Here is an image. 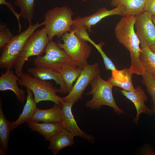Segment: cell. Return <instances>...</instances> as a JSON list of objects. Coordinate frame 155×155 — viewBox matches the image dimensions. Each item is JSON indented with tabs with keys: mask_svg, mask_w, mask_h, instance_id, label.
Returning a JSON list of instances; mask_svg holds the SVG:
<instances>
[{
	"mask_svg": "<svg viewBox=\"0 0 155 155\" xmlns=\"http://www.w3.org/2000/svg\"><path fill=\"white\" fill-rule=\"evenodd\" d=\"M89 84L91 87L87 95H92V98L86 102V106L92 110H98L102 106L106 105L113 108L119 115L124 113L117 104L113 97L112 89L113 86L109 82L102 79L100 74L96 76Z\"/></svg>",
	"mask_w": 155,
	"mask_h": 155,
	"instance_id": "7a4b0ae2",
	"label": "cell"
},
{
	"mask_svg": "<svg viewBox=\"0 0 155 155\" xmlns=\"http://www.w3.org/2000/svg\"><path fill=\"white\" fill-rule=\"evenodd\" d=\"M43 25V22H37L34 25L29 23L27 29L17 35L13 36L2 49L0 57V67L5 69H11L14 66L28 39L36 30Z\"/></svg>",
	"mask_w": 155,
	"mask_h": 155,
	"instance_id": "52a82bcc",
	"label": "cell"
},
{
	"mask_svg": "<svg viewBox=\"0 0 155 155\" xmlns=\"http://www.w3.org/2000/svg\"><path fill=\"white\" fill-rule=\"evenodd\" d=\"M118 15L121 16V11L120 7L108 10L106 8L103 7L98 9L94 14L90 15L80 17L78 16L73 20V24L82 26L91 32L92 27L96 24L103 18L107 16Z\"/></svg>",
	"mask_w": 155,
	"mask_h": 155,
	"instance_id": "7c38bea8",
	"label": "cell"
},
{
	"mask_svg": "<svg viewBox=\"0 0 155 155\" xmlns=\"http://www.w3.org/2000/svg\"><path fill=\"white\" fill-rule=\"evenodd\" d=\"M62 115L61 123L64 128L72 134L74 136L81 137L92 143L95 140L94 137L82 131L79 128L72 114L71 108L73 103L65 101L62 103Z\"/></svg>",
	"mask_w": 155,
	"mask_h": 155,
	"instance_id": "8fae6325",
	"label": "cell"
},
{
	"mask_svg": "<svg viewBox=\"0 0 155 155\" xmlns=\"http://www.w3.org/2000/svg\"><path fill=\"white\" fill-rule=\"evenodd\" d=\"M144 11L148 12L155 17V0H146Z\"/></svg>",
	"mask_w": 155,
	"mask_h": 155,
	"instance_id": "f546056e",
	"label": "cell"
},
{
	"mask_svg": "<svg viewBox=\"0 0 155 155\" xmlns=\"http://www.w3.org/2000/svg\"><path fill=\"white\" fill-rule=\"evenodd\" d=\"M45 53L44 56H37L34 59L33 61L36 66L51 68L57 70L65 66L78 68L65 51L60 48L53 40L48 43Z\"/></svg>",
	"mask_w": 155,
	"mask_h": 155,
	"instance_id": "ba28073f",
	"label": "cell"
},
{
	"mask_svg": "<svg viewBox=\"0 0 155 155\" xmlns=\"http://www.w3.org/2000/svg\"><path fill=\"white\" fill-rule=\"evenodd\" d=\"M27 71L34 77L44 80L55 81L57 85L59 84L60 86V93L65 94L69 93L61 74L58 70L51 68L36 66L28 68Z\"/></svg>",
	"mask_w": 155,
	"mask_h": 155,
	"instance_id": "5bb4252c",
	"label": "cell"
},
{
	"mask_svg": "<svg viewBox=\"0 0 155 155\" xmlns=\"http://www.w3.org/2000/svg\"><path fill=\"white\" fill-rule=\"evenodd\" d=\"M63 43L58 41L57 45L63 49L75 63L78 67L82 70L88 64V60L92 51L88 41L75 34L72 31L67 32L61 37Z\"/></svg>",
	"mask_w": 155,
	"mask_h": 155,
	"instance_id": "277c9868",
	"label": "cell"
},
{
	"mask_svg": "<svg viewBox=\"0 0 155 155\" xmlns=\"http://www.w3.org/2000/svg\"><path fill=\"white\" fill-rule=\"evenodd\" d=\"M74 136L64 128L51 139L48 148L53 154L57 155L61 149L74 144Z\"/></svg>",
	"mask_w": 155,
	"mask_h": 155,
	"instance_id": "d6986e66",
	"label": "cell"
},
{
	"mask_svg": "<svg viewBox=\"0 0 155 155\" xmlns=\"http://www.w3.org/2000/svg\"><path fill=\"white\" fill-rule=\"evenodd\" d=\"M26 92L28 95L22 113L17 120L13 122H11L12 131L20 125L30 121L37 108L32 91L26 88Z\"/></svg>",
	"mask_w": 155,
	"mask_h": 155,
	"instance_id": "44dd1931",
	"label": "cell"
},
{
	"mask_svg": "<svg viewBox=\"0 0 155 155\" xmlns=\"http://www.w3.org/2000/svg\"><path fill=\"white\" fill-rule=\"evenodd\" d=\"M100 74L99 64L96 63L88 64L83 68L81 73L68 94L63 97L64 101L76 102L82 99L84 92L92 80L97 75Z\"/></svg>",
	"mask_w": 155,
	"mask_h": 155,
	"instance_id": "9c48e42d",
	"label": "cell"
},
{
	"mask_svg": "<svg viewBox=\"0 0 155 155\" xmlns=\"http://www.w3.org/2000/svg\"><path fill=\"white\" fill-rule=\"evenodd\" d=\"M121 92L127 98L131 101L135 106L137 114L135 117L133 119V122L135 123L138 122L139 116L141 113H144L149 115H152L153 113V110L145 104V102L147 100L148 97L141 86H137L133 92L123 90Z\"/></svg>",
	"mask_w": 155,
	"mask_h": 155,
	"instance_id": "4fadbf2b",
	"label": "cell"
},
{
	"mask_svg": "<svg viewBox=\"0 0 155 155\" xmlns=\"http://www.w3.org/2000/svg\"><path fill=\"white\" fill-rule=\"evenodd\" d=\"M0 4L6 5L14 14L17 18L19 28L18 32L21 33L22 26L20 21V18L21 17L20 14L18 13L15 11L14 7L11 3L5 0H0Z\"/></svg>",
	"mask_w": 155,
	"mask_h": 155,
	"instance_id": "f1b7e54d",
	"label": "cell"
},
{
	"mask_svg": "<svg viewBox=\"0 0 155 155\" xmlns=\"http://www.w3.org/2000/svg\"><path fill=\"white\" fill-rule=\"evenodd\" d=\"M58 70L61 74L69 93L72 88L73 82L80 75L82 70L78 67L65 66Z\"/></svg>",
	"mask_w": 155,
	"mask_h": 155,
	"instance_id": "cb8c5ba5",
	"label": "cell"
},
{
	"mask_svg": "<svg viewBox=\"0 0 155 155\" xmlns=\"http://www.w3.org/2000/svg\"><path fill=\"white\" fill-rule=\"evenodd\" d=\"M74 14L71 9L65 6L49 9L45 13L42 22L47 30L49 41L55 36L61 38L67 32H71L73 23L72 17Z\"/></svg>",
	"mask_w": 155,
	"mask_h": 155,
	"instance_id": "3957f363",
	"label": "cell"
},
{
	"mask_svg": "<svg viewBox=\"0 0 155 155\" xmlns=\"http://www.w3.org/2000/svg\"><path fill=\"white\" fill-rule=\"evenodd\" d=\"M149 48L153 52L155 53V44Z\"/></svg>",
	"mask_w": 155,
	"mask_h": 155,
	"instance_id": "1f68e13d",
	"label": "cell"
},
{
	"mask_svg": "<svg viewBox=\"0 0 155 155\" xmlns=\"http://www.w3.org/2000/svg\"><path fill=\"white\" fill-rule=\"evenodd\" d=\"M140 61L146 71L155 77V53L149 47L141 48Z\"/></svg>",
	"mask_w": 155,
	"mask_h": 155,
	"instance_id": "603a6c76",
	"label": "cell"
},
{
	"mask_svg": "<svg viewBox=\"0 0 155 155\" xmlns=\"http://www.w3.org/2000/svg\"><path fill=\"white\" fill-rule=\"evenodd\" d=\"M2 100L0 99V154L7 155L8 141L12 131L11 122L7 120L3 111Z\"/></svg>",
	"mask_w": 155,
	"mask_h": 155,
	"instance_id": "7402d4cb",
	"label": "cell"
},
{
	"mask_svg": "<svg viewBox=\"0 0 155 155\" xmlns=\"http://www.w3.org/2000/svg\"><path fill=\"white\" fill-rule=\"evenodd\" d=\"M135 26L136 34L142 48L150 47L155 44V26L152 15L144 11L136 16Z\"/></svg>",
	"mask_w": 155,
	"mask_h": 155,
	"instance_id": "30bf717a",
	"label": "cell"
},
{
	"mask_svg": "<svg viewBox=\"0 0 155 155\" xmlns=\"http://www.w3.org/2000/svg\"><path fill=\"white\" fill-rule=\"evenodd\" d=\"M49 41L45 27L34 32L30 36L26 41L14 67L15 74L19 78L23 73V67L28 58L33 56H40L45 52Z\"/></svg>",
	"mask_w": 155,
	"mask_h": 155,
	"instance_id": "8992f818",
	"label": "cell"
},
{
	"mask_svg": "<svg viewBox=\"0 0 155 155\" xmlns=\"http://www.w3.org/2000/svg\"><path fill=\"white\" fill-rule=\"evenodd\" d=\"M136 19L134 16L123 17L116 24L115 32L119 42L129 51L131 71L133 74L142 75L146 71L139 59L140 42L134 30Z\"/></svg>",
	"mask_w": 155,
	"mask_h": 155,
	"instance_id": "6da1fadb",
	"label": "cell"
},
{
	"mask_svg": "<svg viewBox=\"0 0 155 155\" xmlns=\"http://www.w3.org/2000/svg\"><path fill=\"white\" fill-rule=\"evenodd\" d=\"M62 115V104L54 103L53 106L49 109L43 110L37 108L30 121L61 122Z\"/></svg>",
	"mask_w": 155,
	"mask_h": 155,
	"instance_id": "e0dca14e",
	"label": "cell"
},
{
	"mask_svg": "<svg viewBox=\"0 0 155 155\" xmlns=\"http://www.w3.org/2000/svg\"><path fill=\"white\" fill-rule=\"evenodd\" d=\"M90 43L96 48L101 55L106 69L110 70L111 71L116 69H117L112 61L107 57L102 49V47L104 43L103 42H100L98 44H96L92 40Z\"/></svg>",
	"mask_w": 155,
	"mask_h": 155,
	"instance_id": "4316f807",
	"label": "cell"
},
{
	"mask_svg": "<svg viewBox=\"0 0 155 155\" xmlns=\"http://www.w3.org/2000/svg\"><path fill=\"white\" fill-rule=\"evenodd\" d=\"M141 75L142 83L151 98L153 110L155 109V77L146 71Z\"/></svg>",
	"mask_w": 155,
	"mask_h": 155,
	"instance_id": "484cf974",
	"label": "cell"
},
{
	"mask_svg": "<svg viewBox=\"0 0 155 155\" xmlns=\"http://www.w3.org/2000/svg\"><path fill=\"white\" fill-rule=\"evenodd\" d=\"M27 123L30 129L33 131L38 132L46 141H49L52 137L64 128L62 123L59 122L40 123L29 121Z\"/></svg>",
	"mask_w": 155,
	"mask_h": 155,
	"instance_id": "ffe728a7",
	"label": "cell"
},
{
	"mask_svg": "<svg viewBox=\"0 0 155 155\" xmlns=\"http://www.w3.org/2000/svg\"><path fill=\"white\" fill-rule=\"evenodd\" d=\"M20 80L11 69H7L0 77V90L5 91L11 90L15 94L18 101L23 102L25 100V93L22 89H20L18 85L17 81Z\"/></svg>",
	"mask_w": 155,
	"mask_h": 155,
	"instance_id": "9a60e30c",
	"label": "cell"
},
{
	"mask_svg": "<svg viewBox=\"0 0 155 155\" xmlns=\"http://www.w3.org/2000/svg\"><path fill=\"white\" fill-rule=\"evenodd\" d=\"M83 2H86L87 0H82Z\"/></svg>",
	"mask_w": 155,
	"mask_h": 155,
	"instance_id": "e575fe53",
	"label": "cell"
},
{
	"mask_svg": "<svg viewBox=\"0 0 155 155\" xmlns=\"http://www.w3.org/2000/svg\"><path fill=\"white\" fill-rule=\"evenodd\" d=\"M152 110L153 111V113H154L155 114V109Z\"/></svg>",
	"mask_w": 155,
	"mask_h": 155,
	"instance_id": "836d02e7",
	"label": "cell"
},
{
	"mask_svg": "<svg viewBox=\"0 0 155 155\" xmlns=\"http://www.w3.org/2000/svg\"><path fill=\"white\" fill-rule=\"evenodd\" d=\"M146 0H112L111 5L113 7L120 6L121 16H136L144 11Z\"/></svg>",
	"mask_w": 155,
	"mask_h": 155,
	"instance_id": "ac0fdd59",
	"label": "cell"
},
{
	"mask_svg": "<svg viewBox=\"0 0 155 155\" xmlns=\"http://www.w3.org/2000/svg\"><path fill=\"white\" fill-rule=\"evenodd\" d=\"M34 0H15L14 2L16 6L20 9L21 17L32 23L34 18Z\"/></svg>",
	"mask_w": 155,
	"mask_h": 155,
	"instance_id": "d4e9b609",
	"label": "cell"
},
{
	"mask_svg": "<svg viewBox=\"0 0 155 155\" xmlns=\"http://www.w3.org/2000/svg\"><path fill=\"white\" fill-rule=\"evenodd\" d=\"M152 18L153 22L155 26V17L152 15Z\"/></svg>",
	"mask_w": 155,
	"mask_h": 155,
	"instance_id": "d6a6232c",
	"label": "cell"
},
{
	"mask_svg": "<svg viewBox=\"0 0 155 155\" xmlns=\"http://www.w3.org/2000/svg\"><path fill=\"white\" fill-rule=\"evenodd\" d=\"M133 74L129 68L121 70L116 69L112 71V76L107 81L113 86L120 87L127 91L133 92L135 88L132 81Z\"/></svg>",
	"mask_w": 155,
	"mask_h": 155,
	"instance_id": "2e32d148",
	"label": "cell"
},
{
	"mask_svg": "<svg viewBox=\"0 0 155 155\" xmlns=\"http://www.w3.org/2000/svg\"><path fill=\"white\" fill-rule=\"evenodd\" d=\"M18 83L20 85L24 86L32 91L36 104L43 101H51L57 104H61L64 101L63 97L56 94L59 93V88L54 86L53 84L49 82L23 73Z\"/></svg>",
	"mask_w": 155,
	"mask_h": 155,
	"instance_id": "5b68a950",
	"label": "cell"
},
{
	"mask_svg": "<svg viewBox=\"0 0 155 155\" xmlns=\"http://www.w3.org/2000/svg\"><path fill=\"white\" fill-rule=\"evenodd\" d=\"M142 154L143 155H155V152L149 145H146L143 149Z\"/></svg>",
	"mask_w": 155,
	"mask_h": 155,
	"instance_id": "4dcf8cb0",
	"label": "cell"
},
{
	"mask_svg": "<svg viewBox=\"0 0 155 155\" xmlns=\"http://www.w3.org/2000/svg\"><path fill=\"white\" fill-rule=\"evenodd\" d=\"M10 30L7 28L6 24L1 23L0 24V48L2 49L13 37Z\"/></svg>",
	"mask_w": 155,
	"mask_h": 155,
	"instance_id": "83f0119b",
	"label": "cell"
}]
</instances>
